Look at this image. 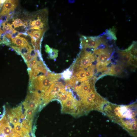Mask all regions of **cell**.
<instances>
[{
  "mask_svg": "<svg viewBox=\"0 0 137 137\" xmlns=\"http://www.w3.org/2000/svg\"><path fill=\"white\" fill-rule=\"evenodd\" d=\"M74 1H69V2L70 3H71V2H72V3H73L74 2Z\"/></svg>",
  "mask_w": 137,
  "mask_h": 137,
  "instance_id": "obj_24",
  "label": "cell"
},
{
  "mask_svg": "<svg viewBox=\"0 0 137 137\" xmlns=\"http://www.w3.org/2000/svg\"><path fill=\"white\" fill-rule=\"evenodd\" d=\"M11 41L12 43L19 47L27 45L29 44L26 38L18 36L12 38Z\"/></svg>",
  "mask_w": 137,
  "mask_h": 137,
  "instance_id": "obj_9",
  "label": "cell"
},
{
  "mask_svg": "<svg viewBox=\"0 0 137 137\" xmlns=\"http://www.w3.org/2000/svg\"><path fill=\"white\" fill-rule=\"evenodd\" d=\"M61 76L60 74L50 73L45 75L39 76L30 81L29 91H36L39 93L40 91L41 96H43L51 84Z\"/></svg>",
  "mask_w": 137,
  "mask_h": 137,
  "instance_id": "obj_2",
  "label": "cell"
},
{
  "mask_svg": "<svg viewBox=\"0 0 137 137\" xmlns=\"http://www.w3.org/2000/svg\"><path fill=\"white\" fill-rule=\"evenodd\" d=\"M119 54L122 61L124 63L129 64L132 60L133 55L127 50L120 52Z\"/></svg>",
  "mask_w": 137,
  "mask_h": 137,
  "instance_id": "obj_8",
  "label": "cell"
},
{
  "mask_svg": "<svg viewBox=\"0 0 137 137\" xmlns=\"http://www.w3.org/2000/svg\"><path fill=\"white\" fill-rule=\"evenodd\" d=\"M4 33V32L0 28V43L1 41V37L2 34Z\"/></svg>",
  "mask_w": 137,
  "mask_h": 137,
  "instance_id": "obj_23",
  "label": "cell"
},
{
  "mask_svg": "<svg viewBox=\"0 0 137 137\" xmlns=\"http://www.w3.org/2000/svg\"><path fill=\"white\" fill-rule=\"evenodd\" d=\"M86 71L82 70L78 72H77L76 74V79L78 81L82 82L86 80L85 78V72Z\"/></svg>",
  "mask_w": 137,
  "mask_h": 137,
  "instance_id": "obj_18",
  "label": "cell"
},
{
  "mask_svg": "<svg viewBox=\"0 0 137 137\" xmlns=\"http://www.w3.org/2000/svg\"><path fill=\"white\" fill-rule=\"evenodd\" d=\"M11 25L12 28L14 29L15 28L22 26H27L23 22L19 19H16L14 20Z\"/></svg>",
  "mask_w": 137,
  "mask_h": 137,
  "instance_id": "obj_17",
  "label": "cell"
},
{
  "mask_svg": "<svg viewBox=\"0 0 137 137\" xmlns=\"http://www.w3.org/2000/svg\"><path fill=\"white\" fill-rule=\"evenodd\" d=\"M136 102L127 105H118L108 102L101 112L117 124L131 136L137 137Z\"/></svg>",
  "mask_w": 137,
  "mask_h": 137,
  "instance_id": "obj_1",
  "label": "cell"
},
{
  "mask_svg": "<svg viewBox=\"0 0 137 137\" xmlns=\"http://www.w3.org/2000/svg\"><path fill=\"white\" fill-rule=\"evenodd\" d=\"M64 88V85L61 82H57L52 83L42 96L44 104L45 105L50 101Z\"/></svg>",
  "mask_w": 137,
  "mask_h": 137,
  "instance_id": "obj_6",
  "label": "cell"
},
{
  "mask_svg": "<svg viewBox=\"0 0 137 137\" xmlns=\"http://www.w3.org/2000/svg\"><path fill=\"white\" fill-rule=\"evenodd\" d=\"M6 135V137H11L10 135Z\"/></svg>",
  "mask_w": 137,
  "mask_h": 137,
  "instance_id": "obj_25",
  "label": "cell"
},
{
  "mask_svg": "<svg viewBox=\"0 0 137 137\" xmlns=\"http://www.w3.org/2000/svg\"><path fill=\"white\" fill-rule=\"evenodd\" d=\"M123 69V67L120 65H113L110 67L108 74L111 75H116L120 73Z\"/></svg>",
  "mask_w": 137,
  "mask_h": 137,
  "instance_id": "obj_12",
  "label": "cell"
},
{
  "mask_svg": "<svg viewBox=\"0 0 137 137\" xmlns=\"http://www.w3.org/2000/svg\"><path fill=\"white\" fill-rule=\"evenodd\" d=\"M114 28L107 30L104 34L107 37V39L109 40H116L117 39Z\"/></svg>",
  "mask_w": 137,
  "mask_h": 137,
  "instance_id": "obj_16",
  "label": "cell"
},
{
  "mask_svg": "<svg viewBox=\"0 0 137 137\" xmlns=\"http://www.w3.org/2000/svg\"><path fill=\"white\" fill-rule=\"evenodd\" d=\"M110 52L108 49H105L104 51L99 55L97 57V60L98 62H105L110 58Z\"/></svg>",
  "mask_w": 137,
  "mask_h": 137,
  "instance_id": "obj_10",
  "label": "cell"
},
{
  "mask_svg": "<svg viewBox=\"0 0 137 137\" xmlns=\"http://www.w3.org/2000/svg\"><path fill=\"white\" fill-rule=\"evenodd\" d=\"M80 46L83 49L97 48L101 44H104L102 38L99 36H81L80 39Z\"/></svg>",
  "mask_w": 137,
  "mask_h": 137,
  "instance_id": "obj_5",
  "label": "cell"
},
{
  "mask_svg": "<svg viewBox=\"0 0 137 137\" xmlns=\"http://www.w3.org/2000/svg\"><path fill=\"white\" fill-rule=\"evenodd\" d=\"M18 1L16 0H6L0 13V17L7 16L10 12H13L16 7Z\"/></svg>",
  "mask_w": 137,
  "mask_h": 137,
  "instance_id": "obj_7",
  "label": "cell"
},
{
  "mask_svg": "<svg viewBox=\"0 0 137 137\" xmlns=\"http://www.w3.org/2000/svg\"><path fill=\"white\" fill-rule=\"evenodd\" d=\"M11 137H21L19 134L16 132H13V133Z\"/></svg>",
  "mask_w": 137,
  "mask_h": 137,
  "instance_id": "obj_22",
  "label": "cell"
},
{
  "mask_svg": "<svg viewBox=\"0 0 137 137\" xmlns=\"http://www.w3.org/2000/svg\"><path fill=\"white\" fill-rule=\"evenodd\" d=\"M6 1V0H0V10Z\"/></svg>",
  "mask_w": 137,
  "mask_h": 137,
  "instance_id": "obj_21",
  "label": "cell"
},
{
  "mask_svg": "<svg viewBox=\"0 0 137 137\" xmlns=\"http://www.w3.org/2000/svg\"><path fill=\"white\" fill-rule=\"evenodd\" d=\"M84 51L81 53L80 57L76 61V71L83 70L84 68L91 66L92 62L95 60V57L91 52H88L83 49Z\"/></svg>",
  "mask_w": 137,
  "mask_h": 137,
  "instance_id": "obj_4",
  "label": "cell"
},
{
  "mask_svg": "<svg viewBox=\"0 0 137 137\" xmlns=\"http://www.w3.org/2000/svg\"><path fill=\"white\" fill-rule=\"evenodd\" d=\"M45 51L48 54V57L50 59H55L57 57L58 50L55 49L50 48L47 44L45 46Z\"/></svg>",
  "mask_w": 137,
  "mask_h": 137,
  "instance_id": "obj_11",
  "label": "cell"
},
{
  "mask_svg": "<svg viewBox=\"0 0 137 137\" xmlns=\"http://www.w3.org/2000/svg\"><path fill=\"white\" fill-rule=\"evenodd\" d=\"M48 11L46 8L34 12L25 24L28 29L46 31L48 28Z\"/></svg>",
  "mask_w": 137,
  "mask_h": 137,
  "instance_id": "obj_3",
  "label": "cell"
},
{
  "mask_svg": "<svg viewBox=\"0 0 137 137\" xmlns=\"http://www.w3.org/2000/svg\"><path fill=\"white\" fill-rule=\"evenodd\" d=\"M72 74V72L68 69L64 71L62 73V76L63 78L66 79H67L70 78Z\"/></svg>",
  "mask_w": 137,
  "mask_h": 137,
  "instance_id": "obj_20",
  "label": "cell"
},
{
  "mask_svg": "<svg viewBox=\"0 0 137 137\" xmlns=\"http://www.w3.org/2000/svg\"><path fill=\"white\" fill-rule=\"evenodd\" d=\"M110 62V61L108 60L104 63L98 62L96 66L97 73L102 72L106 70L108 68L107 65L109 64Z\"/></svg>",
  "mask_w": 137,
  "mask_h": 137,
  "instance_id": "obj_14",
  "label": "cell"
},
{
  "mask_svg": "<svg viewBox=\"0 0 137 137\" xmlns=\"http://www.w3.org/2000/svg\"><path fill=\"white\" fill-rule=\"evenodd\" d=\"M35 111V110L30 109L26 110L25 112L27 116L26 119L28 120L32 121Z\"/></svg>",
  "mask_w": 137,
  "mask_h": 137,
  "instance_id": "obj_19",
  "label": "cell"
},
{
  "mask_svg": "<svg viewBox=\"0 0 137 137\" xmlns=\"http://www.w3.org/2000/svg\"><path fill=\"white\" fill-rule=\"evenodd\" d=\"M0 28H2L1 29L4 33L7 32L11 35L13 33L14 30H15L12 28L11 25L6 22L2 23Z\"/></svg>",
  "mask_w": 137,
  "mask_h": 137,
  "instance_id": "obj_13",
  "label": "cell"
},
{
  "mask_svg": "<svg viewBox=\"0 0 137 137\" xmlns=\"http://www.w3.org/2000/svg\"><path fill=\"white\" fill-rule=\"evenodd\" d=\"M46 31L44 30L34 29L31 38H33L36 40L43 38V36Z\"/></svg>",
  "mask_w": 137,
  "mask_h": 137,
  "instance_id": "obj_15",
  "label": "cell"
}]
</instances>
